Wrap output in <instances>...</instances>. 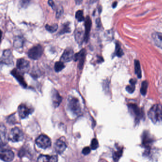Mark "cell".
<instances>
[{
	"mask_svg": "<svg viewBox=\"0 0 162 162\" xmlns=\"http://www.w3.org/2000/svg\"><path fill=\"white\" fill-rule=\"evenodd\" d=\"M148 117L154 123L162 121V106L155 104L150 109L148 113Z\"/></svg>",
	"mask_w": 162,
	"mask_h": 162,
	"instance_id": "1",
	"label": "cell"
},
{
	"mask_svg": "<svg viewBox=\"0 0 162 162\" xmlns=\"http://www.w3.org/2000/svg\"><path fill=\"white\" fill-rule=\"evenodd\" d=\"M0 155L1 159L4 162H11L14 158V153L10 150L5 149H1Z\"/></svg>",
	"mask_w": 162,
	"mask_h": 162,
	"instance_id": "9",
	"label": "cell"
},
{
	"mask_svg": "<svg viewBox=\"0 0 162 162\" xmlns=\"http://www.w3.org/2000/svg\"><path fill=\"white\" fill-rule=\"evenodd\" d=\"M6 129L5 127L4 126H1V143L3 141V144L5 143L6 142Z\"/></svg>",
	"mask_w": 162,
	"mask_h": 162,
	"instance_id": "30",
	"label": "cell"
},
{
	"mask_svg": "<svg viewBox=\"0 0 162 162\" xmlns=\"http://www.w3.org/2000/svg\"><path fill=\"white\" fill-rule=\"evenodd\" d=\"M117 4H118V3H117V1H115L114 3H113L112 4L113 8H115L116 7Z\"/></svg>",
	"mask_w": 162,
	"mask_h": 162,
	"instance_id": "40",
	"label": "cell"
},
{
	"mask_svg": "<svg viewBox=\"0 0 162 162\" xmlns=\"http://www.w3.org/2000/svg\"><path fill=\"white\" fill-rule=\"evenodd\" d=\"M99 147V144L97 139H93L92 140L91 143V148L92 150H96Z\"/></svg>",
	"mask_w": 162,
	"mask_h": 162,
	"instance_id": "33",
	"label": "cell"
},
{
	"mask_svg": "<svg viewBox=\"0 0 162 162\" xmlns=\"http://www.w3.org/2000/svg\"><path fill=\"white\" fill-rule=\"evenodd\" d=\"M67 145L64 140L61 139L57 140L55 145V148L56 152L58 154H62L67 148Z\"/></svg>",
	"mask_w": 162,
	"mask_h": 162,
	"instance_id": "16",
	"label": "cell"
},
{
	"mask_svg": "<svg viewBox=\"0 0 162 162\" xmlns=\"http://www.w3.org/2000/svg\"><path fill=\"white\" fill-rule=\"evenodd\" d=\"M74 54L73 49H65L64 53L60 57V60L63 62H69L74 58Z\"/></svg>",
	"mask_w": 162,
	"mask_h": 162,
	"instance_id": "11",
	"label": "cell"
},
{
	"mask_svg": "<svg viewBox=\"0 0 162 162\" xmlns=\"http://www.w3.org/2000/svg\"><path fill=\"white\" fill-rule=\"evenodd\" d=\"M98 1V0H89V3L92 4L94 3H96Z\"/></svg>",
	"mask_w": 162,
	"mask_h": 162,
	"instance_id": "39",
	"label": "cell"
},
{
	"mask_svg": "<svg viewBox=\"0 0 162 162\" xmlns=\"http://www.w3.org/2000/svg\"><path fill=\"white\" fill-rule=\"evenodd\" d=\"M58 157L56 155H40L38 158V162H58Z\"/></svg>",
	"mask_w": 162,
	"mask_h": 162,
	"instance_id": "18",
	"label": "cell"
},
{
	"mask_svg": "<svg viewBox=\"0 0 162 162\" xmlns=\"http://www.w3.org/2000/svg\"><path fill=\"white\" fill-rule=\"evenodd\" d=\"M92 21L90 17L87 16L85 20V39L84 41L87 42L89 40L90 30L91 28Z\"/></svg>",
	"mask_w": 162,
	"mask_h": 162,
	"instance_id": "13",
	"label": "cell"
},
{
	"mask_svg": "<svg viewBox=\"0 0 162 162\" xmlns=\"http://www.w3.org/2000/svg\"><path fill=\"white\" fill-rule=\"evenodd\" d=\"M20 72H21L18 71L16 69H14L11 71V74L18 81L21 85H22V87L26 88L27 86V83H26L24 77L22 75H21Z\"/></svg>",
	"mask_w": 162,
	"mask_h": 162,
	"instance_id": "17",
	"label": "cell"
},
{
	"mask_svg": "<svg viewBox=\"0 0 162 162\" xmlns=\"http://www.w3.org/2000/svg\"><path fill=\"white\" fill-rule=\"evenodd\" d=\"M51 100L55 107H58L62 101V97L55 89H53L51 91Z\"/></svg>",
	"mask_w": 162,
	"mask_h": 162,
	"instance_id": "15",
	"label": "cell"
},
{
	"mask_svg": "<svg viewBox=\"0 0 162 162\" xmlns=\"http://www.w3.org/2000/svg\"><path fill=\"white\" fill-rule=\"evenodd\" d=\"M33 109L28 107L25 104H22L18 108V113L21 119H24L27 118L33 112Z\"/></svg>",
	"mask_w": 162,
	"mask_h": 162,
	"instance_id": "8",
	"label": "cell"
},
{
	"mask_svg": "<svg viewBox=\"0 0 162 162\" xmlns=\"http://www.w3.org/2000/svg\"><path fill=\"white\" fill-rule=\"evenodd\" d=\"M96 24H97V27H101V21H100V18H97V19H96Z\"/></svg>",
	"mask_w": 162,
	"mask_h": 162,
	"instance_id": "37",
	"label": "cell"
},
{
	"mask_svg": "<svg viewBox=\"0 0 162 162\" xmlns=\"http://www.w3.org/2000/svg\"><path fill=\"white\" fill-rule=\"evenodd\" d=\"M1 62L7 65H11L13 64V55L10 50H5L3 52L1 57Z\"/></svg>",
	"mask_w": 162,
	"mask_h": 162,
	"instance_id": "12",
	"label": "cell"
},
{
	"mask_svg": "<svg viewBox=\"0 0 162 162\" xmlns=\"http://www.w3.org/2000/svg\"><path fill=\"white\" fill-rule=\"evenodd\" d=\"M116 54L118 57H120L123 55V52L121 49L120 47L119 44L118 43L116 44Z\"/></svg>",
	"mask_w": 162,
	"mask_h": 162,
	"instance_id": "34",
	"label": "cell"
},
{
	"mask_svg": "<svg viewBox=\"0 0 162 162\" xmlns=\"http://www.w3.org/2000/svg\"><path fill=\"white\" fill-rule=\"evenodd\" d=\"M71 32V27H70V23L69 22H67L63 24L60 32L58 34L60 35H63L65 33H70Z\"/></svg>",
	"mask_w": 162,
	"mask_h": 162,
	"instance_id": "21",
	"label": "cell"
},
{
	"mask_svg": "<svg viewBox=\"0 0 162 162\" xmlns=\"http://www.w3.org/2000/svg\"><path fill=\"white\" fill-rule=\"evenodd\" d=\"M30 3V0H21L19 3V5L20 8L26 9L29 6Z\"/></svg>",
	"mask_w": 162,
	"mask_h": 162,
	"instance_id": "29",
	"label": "cell"
},
{
	"mask_svg": "<svg viewBox=\"0 0 162 162\" xmlns=\"http://www.w3.org/2000/svg\"><path fill=\"white\" fill-rule=\"evenodd\" d=\"M101 11H102V8H101V7H99V8H98V12L100 13L101 12Z\"/></svg>",
	"mask_w": 162,
	"mask_h": 162,
	"instance_id": "41",
	"label": "cell"
},
{
	"mask_svg": "<svg viewBox=\"0 0 162 162\" xmlns=\"http://www.w3.org/2000/svg\"><path fill=\"white\" fill-rule=\"evenodd\" d=\"M152 36L155 44L162 49V33L154 32Z\"/></svg>",
	"mask_w": 162,
	"mask_h": 162,
	"instance_id": "20",
	"label": "cell"
},
{
	"mask_svg": "<svg viewBox=\"0 0 162 162\" xmlns=\"http://www.w3.org/2000/svg\"><path fill=\"white\" fill-rule=\"evenodd\" d=\"M67 107L70 112L74 115H79L81 112V108L79 100L74 97L68 99Z\"/></svg>",
	"mask_w": 162,
	"mask_h": 162,
	"instance_id": "2",
	"label": "cell"
},
{
	"mask_svg": "<svg viewBox=\"0 0 162 162\" xmlns=\"http://www.w3.org/2000/svg\"><path fill=\"white\" fill-rule=\"evenodd\" d=\"M91 152V148L89 147H85V148H83L82 151V153L86 155H89Z\"/></svg>",
	"mask_w": 162,
	"mask_h": 162,
	"instance_id": "35",
	"label": "cell"
},
{
	"mask_svg": "<svg viewBox=\"0 0 162 162\" xmlns=\"http://www.w3.org/2000/svg\"><path fill=\"white\" fill-rule=\"evenodd\" d=\"M130 85L126 87V90L129 93H133L135 89L136 81L134 79H131L130 80Z\"/></svg>",
	"mask_w": 162,
	"mask_h": 162,
	"instance_id": "24",
	"label": "cell"
},
{
	"mask_svg": "<svg viewBox=\"0 0 162 162\" xmlns=\"http://www.w3.org/2000/svg\"><path fill=\"white\" fill-rule=\"evenodd\" d=\"M24 44V39L22 37H16L14 41V46L15 47L19 48L22 47Z\"/></svg>",
	"mask_w": 162,
	"mask_h": 162,
	"instance_id": "26",
	"label": "cell"
},
{
	"mask_svg": "<svg viewBox=\"0 0 162 162\" xmlns=\"http://www.w3.org/2000/svg\"><path fill=\"white\" fill-rule=\"evenodd\" d=\"M17 67L21 72H27L30 67L29 62L24 58L19 59L17 62Z\"/></svg>",
	"mask_w": 162,
	"mask_h": 162,
	"instance_id": "14",
	"label": "cell"
},
{
	"mask_svg": "<svg viewBox=\"0 0 162 162\" xmlns=\"http://www.w3.org/2000/svg\"><path fill=\"white\" fill-rule=\"evenodd\" d=\"M123 148H118L117 151H115L113 154V158L115 162H118L123 154Z\"/></svg>",
	"mask_w": 162,
	"mask_h": 162,
	"instance_id": "22",
	"label": "cell"
},
{
	"mask_svg": "<svg viewBox=\"0 0 162 162\" xmlns=\"http://www.w3.org/2000/svg\"><path fill=\"white\" fill-rule=\"evenodd\" d=\"M48 4L51 7L53 10H54L56 8V5L54 1L53 0H49L48 1Z\"/></svg>",
	"mask_w": 162,
	"mask_h": 162,
	"instance_id": "36",
	"label": "cell"
},
{
	"mask_svg": "<svg viewBox=\"0 0 162 162\" xmlns=\"http://www.w3.org/2000/svg\"><path fill=\"white\" fill-rule=\"evenodd\" d=\"M147 87H148V83L147 82V81L143 82L142 83L141 87L140 90L141 93L143 95H145L147 93Z\"/></svg>",
	"mask_w": 162,
	"mask_h": 162,
	"instance_id": "31",
	"label": "cell"
},
{
	"mask_svg": "<svg viewBox=\"0 0 162 162\" xmlns=\"http://www.w3.org/2000/svg\"><path fill=\"white\" fill-rule=\"evenodd\" d=\"M24 133L22 130L17 127L11 129L9 135V139L13 142H18L23 140Z\"/></svg>",
	"mask_w": 162,
	"mask_h": 162,
	"instance_id": "3",
	"label": "cell"
},
{
	"mask_svg": "<svg viewBox=\"0 0 162 162\" xmlns=\"http://www.w3.org/2000/svg\"><path fill=\"white\" fill-rule=\"evenodd\" d=\"M134 69H135V73L137 75V77L141 78L142 77L140 63L138 60L134 61Z\"/></svg>",
	"mask_w": 162,
	"mask_h": 162,
	"instance_id": "23",
	"label": "cell"
},
{
	"mask_svg": "<svg viewBox=\"0 0 162 162\" xmlns=\"http://www.w3.org/2000/svg\"><path fill=\"white\" fill-rule=\"evenodd\" d=\"M75 18L79 22H82L85 20L83 15V11L82 10H78L75 14Z\"/></svg>",
	"mask_w": 162,
	"mask_h": 162,
	"instance_id": "28",
	"label": "cell"
},
{
	"mask_svg": "<svg viewBox=\"0 0 162 162\" xmlns=\"http://www.w3.org/2000/svg\"><path fill=\"white\" fill-rule=\"evenodd\" d=\"M36 143L38 147L42 149H47L50 147L51 141L47 136L41 135L36 139Z\"/></svg>",
	"mask_w": 162,
	"mask_h": 162,
	"instance_id": "6",
	"label": "cell"
},
{
	"mask_svg": "<svg viewBox=\"0 0 162 162\" xmlns=\"http://www.w3.org/2000/svg\"><path fill=\"white\" fill-rule=\"evenodd\" d=\"M86 51L85 49L81 50L79 53H77L74 56V61H79V67L81 70L84 64L85 60L86 58Z\"/></svg>",
	"mask_w": 162,
	"mask_h": 162,
	"instance_id": "10",
	"label": "cell"
},
{
	"mask_svg": "<svg viewBox=\"0 0 162 162\" xmlns=\"http://www.w3.org/2000/svg\"><path fill=\"white\" fill-rule=\"evenodd\" d=\"M75 3L77 5H80L81 4L83 0H75Z\"/></svg>",
	"mask_w": 162,
	"mask_h": 162,
	"instance_id": "38",
	"label": "cell"
},
{
	"mask_svg": "<svg viewBox=\"0 0 162 162\" xmlns=\"http://www.w3.org/2000/svg\"><path fill=\"white\" fill-rule=\"evenodd\" d=\"M65 65L62 61H59L56 63L54 65V69L56 72H59L63 70L65 68Z\"/></svg>",
	"mask_w": 162,
	"mask_h": 162,
	"instance_id": "27",
	"label": "cell"
},
{
	"mask_svg": "<svg viewBox=\"0 0 162 162\" xmlns=\"http://www.w3.org/2000/svg\"><path fill=\"white\" fill-rule=\"evenodd\" d=\"M43 53V47L40 45H37L29 50L28 57L32 59L37 60L42 57Z\"/></svg>",
	"mask_w": 162,
	"mask_h": 162,
	"instance_id": "5",
	"label": "cell"
},
{
	"mask_svg": "<svg viewBox=\"0 0 162 162\" xmlns=\"http://www.w3.org/2000/svg\"><path fill=\"white\" fill-rule=\"evenodd\" d=\"M45 29L47 31L50 33H54L56 32L58 29V24H54L52 25H49L46 24L45 25Z\"/></svg>",
	"mask_w": 162,
	"mask_h": 162,
	"instance_id": "25",
	"label": "cell"
},
{
	"mask_svg": "<svg viewBox=\"0 0 162 162\" xmlns=\"http://www.w3.org/2000/svg\"><path fill=\"white\" fill-rule=\"evenodd\" d=\"M154 141V139L151 137V135L148 133V132L145 131L143 133L142 144L143 147L147 149V151L149 150Z\"/></svg>",
	"mask_w": 162,
	"mask_h": 162,
	"instance_id": "7",
	"label": "cell"
},
{
	"mask_svg": "<svg viewBox=\"0 0 162 162\" xmlns=\"http://www.w3.org/2000/svg\"><path fill=\"white\" fill-rule=\"evenodd\" d=\"M128 106L129 111L134 116L136 122H139V121L144 117V113L143 111L136 104H130Z\"/></svg>",
	"mask_w": 162,
	"mask_h": 162,
	"instance_id": "4",
	"label": "cell"
},
{
	"mask_svg": "<svg viewBox=\"0 0 162 162\" xmlns=\"http://www.w3.org/2000/svg\"><path fill=\"white\" fill-rule=\"evenodd\" d=\"M74 36L76 41L79 44L81 45L84 41L85 32L81 28H78L75 30Z\"/></svg>",
	"mask_w": 162,
	"mask_h": 162,
	"instance_id": "19",
	"label": "cell"
},
{
	"mask_svg": "<svg viewBox=\"0 0 162 162\" xmlns=\"http://www.w3.org/2000/svg\"><path fill=\"white\" fill-rule=\"evenodd\" d=\"M64 13V10L63 7H58L57 9V11H56V18L58 19L62 16L63 14Z\"/></svg>",
	"mask_w": 162,
	"mask_h": 162,
	"instance_id": "32",
	"label": "cell"
}]
</instances>
